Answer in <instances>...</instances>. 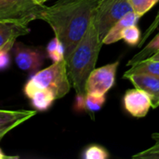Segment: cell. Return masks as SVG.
Listing matches in <instances>:
<instances>
[{
	"instance_id": "1",
	"label": "cell",
	"mask_w": 159,
	"mask_h": 159,
	"mask_svg": "<svg viewBox=\"0 0 159 159\" xmlns=\"http://www.w3.org/2000/svg\"><path fill=\"white\" fill-rule=\"evenodd\" d=\"M97 0H59L42 10L39 19L49 24L63 44L67 61L93 20Z\"/></svg>"
},
{
	"instance_id": "2",
	"label": "cell",
	"mask_w": 159,
	"mask_h": 159,
	"mask_svg": "<svg viewBox=\"0 0 159 159\" xmlns=\"http://www.w3.org/2000/svg\"><path fill=\"white\" fill-rule=\"evenodd\" d=\"M102 44L92 20L86 34L66 61L69 78L76 94H86V82L95 69Z\"/></svg>"
},
{
	"instance_id": "3",
	"label": "cell",
	"mask_w": 159,
	"mask_h": 159,
	"mask_svg": "<svg viewBox=\"0 0 159 159\" xmlns=\"http://www.w3.org/2000/svg\"><path fill=\"white\" fill-rule=\"evenodd\" d=\"M29 80L38 88L50 90L57 100L64 97L72 88L65 60L53 62L50 66L35 72Z\"/></svg>"
},
{
	"instance_id": "4",
	"label": "cell",
	"mask_w": 159,
	"mask_h": 159,
	"mask_svg": "<svg viewBox=\"0 0 159 159\" xmlns=\"http://www.w3.org/2000/svg\"><path fill=\"white\" fill-rule=\"evenodd\" d=\"M131 10L129 0H100L93 18L100 37L103 39L111 27Z\"/></svg>"
},
{
	"instance_id": "5",
	"label": "cell",
	"mask_w": 159,
	"mask_h": 159,
	"mask_svg": "<svg viewBox=\"0 0 159 159\" xmlns=\"http://www.w3.org/2000/svg\"><path fill=\"white\" fill-rule=\"evenodd\" d=\"M44 7L34 0H0V20L28 25L39 19Z\"/></svg>"
},
{
	"instance_id": "6",
	"label": "cell",
	"mask_w": 159,
	"mask_h": 159,
	"mask_svg": "<svg viewBox=\"0 0 159 159\" xmlns=\"http://www.w3.org/2000/svg\"><path fill=\"white\" fill-rule=\"evenodd\" d=\"M119 61L95 68L86 82V92L106 94L115 85Z\"/></svg>"
},
{
	"instance_id": "7",
	"label": "cell",
	"mask_w": 159,
	"mask_h": 159,
	"mask_svg": "<svg viewBox=\"0 0 159 159\" xmlns=\"http://www.w3.org/2000/svg\"><path fill=\"white\" fill-rule=\"evenodd\" d=\"M12 51L17 66L24 72H37L45 62L47 52L42 48L26 46L20 42H15Z\"/></svg>"
},
{
	"instance_id": "8",
	"label": "cell",
	"mask_w": 159,
	"mask_h": 159,
	"mask_svg": "<svg viewBox=\"0 0 159 159\" xmlns=\"http://www.w3.org/2000/svg\"><path fill=\"white\" fill-rule=\"evenodd\" d=\"M123 105L126 111L134 117L146 116L152 107V98L145 91L133 89L126 91L123 97Z\"/></svg>"
},
{
	"instance_id": "9",
	"label": "cell",
	"mask_w": 159,
	"mask_h": 159,
	"mask_svg": "<svg viewBox=\"0 0 159 159\" xmlns=\"http://www.w3.org/2000/svg\"><path fill=\"white\" fill-rule=\"evenodd\" d=\"M25 96L31 100L32 105L36 111H47L48 110L53 102H55V95L47 89H41L36 87L31 80H28L23 88Z\"/></svg>"
},
{
	"instance_id": "10",
	"label": "cell",
	"mask_w": 159,
	"mask_h": 159,
	"mask_svg": "<svg viewBox=\"0 0 159 159\" xmlns=\"http://www.w3.org/2000/svg\"><path fill=\"white\" fill-rule=\"evenodd\" d=\"M36 115L31 110H2L0 109V140L10 130L29 120Z\"/></svg>"
},
{
	"instance_id": "11",
	"label": "cell",
	"mask_w": 159,
	"mask_h": 159,
	"mask_svg": "<svg viewBox=\"0 0 159 159\" xmlns=\"http://www.w3.org/2000/svg\"><path fill=\"white\" fill-rule=\"evenodd\" d=\"M30 31L26 24L0 20V48L11 50L16 39L19 36L29 34Z\"/></svg>"
},
{
	"instance_id": "12",
	"label": "cell",
	"mask_w": 159,
	"mask_h": 159,
	"mask_svg": "<svg viewBox=\"0 0 159 159\" xmlns=\"http://www.w3.org/2000/svg\"><path fill=\"white\" fill-rule=\"evenodd\" d=\"M141 18H142V16H140L133 10L129 11V13H127L125 16H123L119 20H117L111 27V29L108 31V33L103 37L102 43L106 44V45H110V44L118 42L119 40L122 39L121 34H122L123 30L128 26L137 24Z\"/></svg>"
},
{
	"instance_id": "13",
	"label": "cell",
	"mask_w": 159,
	"mask_h": 159,
	"mask_svg": "<svg viewBox=\"0 0 159 159\" xmlns=\"http://www.w3.org/2000/svg\"><path fill=\"white\" fill-rule=\"evenodd\" d=\"M106 101L104 94L86 92V94H76L75 102V109L77 112H89L94 114L100 111Z\"/></svg>"
},
{
	"instance_id": "14",
	"label": "cell",
	"mask_w": 159,
	"mask_h": 159,
	"mask_svg": "<svg viewBox=\"0 0 159 159\" xmlns=\"http://www.w3.org/2000/svg\"><path fill=\"white\" fill-rule=\"evenodd\" d=\"M123 77L129 79L136 89L148 93L152 99L159 94V77L157 76L148 74H131Z\"/></svg>"
},
{
	"instance_id": "15",
	"label": "cell",
	"mask_w": 159,
	"mask_h": 159,
	"mask_svg": "<svg viewBox=\"0 0 159 159\" xmlns=\"http://www.w3.org/2000/svg\"><path fill=\"white\" fill-rule=\"evenodd\" d=\"M131 74H148L159 77V61L147 58L133 65L124 74V75Z\"/></svg>"
},
{
	"instance_id": "16",
	"label": "cell",
	"mask_w": 159,
	"mask_h": 159,
	"mask_svg": "<svg viewBox=\"0 0 159 159\" xmlns=\"http://www.w3.org/2000/svg\"><path fill=\"white\" fill-rule=\"evenodd\" d=\"M159 51V33L147 44L144 48H143L140 52L135 54L132 59H130L128 62V66H131L141 61H143L147 58H150L155 53Z\"/></svg>"
},
{
	"instance_id": "17",
	"label": "cell",
	"mask_w": 159,
	"mask_h": 159,
	"mask_svg": "<svg viewBox=\"0 0 159 159\" xmlns=\"http://www.w3.org/2000/svg\"><path fill=\"white\" fill-rule=\"evenodd\" d=\"M46 52H47V56L53 62H58L64 60L65 50H64L63 44L56 36L48 42L46 48Z\"/></svg>"
},
{
	"instance_id": "18",
	"label": "cell",
	"mask_w": 159,
	"mask_h": 159,
	"mask_svg": "<svg viewBox=\"0 0 159 159\" xmlns=\"http://www.w3.org/2000/svg\"><path fill=\"white\" fill-rule=\"evenodd\" d=\"M81 157L83 159H107L110 157V155L104 147L99 144H90L83 150Z\"/></svg>"
},
{
	"instance_id": "19",
	"label": "cell",
	"mask_w": 159,
	"mask_h": 159,
	"mask_svg": "<svg viewBox=\"0 0 159 159\" xmlns=\"http://www.w3.org/2000/svg\"><path fill=\"white\" fill-rule=\"evenodd\" d=\"M121 37L128 45L131 47H135V46H138L141 42L142 32L136 24L130 25V26L126 27L123 30Z\"/></svg>"
},
{
	"instance_id": "20",
	"label": "cell",
	"mask_w": 159,
	"mask_h": 159,
	"mask_svg": "<svg viewBox=\"0 0 159 159\" xmlns=\"http://www.w3.org/2000/svg\"><path fill=\"white\" fill-rule=\"evenodd\" d=\"M158 2L159 0H129L132 10L142 17Z\"/></svg>"
},
{
	"instance_id": "21",
	"label": "cell",
	"mask_w": 159,
	"mask_h": 159,
	"mask_svg": "<svg viewBox=\"0 0 159 159\" xmlns=\"http://www.w3.org/2000/svg\"><path fill=\"white\" fill-rule=\"evenodd\" d=\"M134 159H159V140L156 141V144L152 147L142 151L134 156H132Z\"/></svg>"
},
{
	"instance_id": "22",
	"label": "cell",
	"mask_w": 159,
	"mask_h": 159,
	"mask_svg": "<svg viewBox=\"0 0 159 159\" xmlns=\"http://www.w3.org/2000/svg\"><path fill=\"white\" fill-rule=\"evenodd\" d=\"M159 26V11L158 13H157V15L156 16V18H155V20H154V21L151 23V25L148 27V29L145 31V33H144V34H143V36L142 37V39H141V42H140V44L138 45V47H143V45L144 44V42L149 38V36L152 34V33H154L157 29V27Z\"/></svg>"
},
{
	"instance_id": "23",
	"label": "cell",
	"mask_w": 159,
	"mask_h": 159,
	"mask_svg": "<svg viewBox=\"0 0 159 159\" xmlns=\"http://www.w3.org/2000/svg\"><path fill=\"white\" fill-rule=\"evenodd\" d=\"M7 49L0 48V71H5L10 66V55Z\"/></svg>"
},
{
	"instance_id": "24",
	"label": "cell",
	"mask_w": 159,
	"mask_h": 159,
	"mask_svg": "<svg viewBox=\"0 0 159 159\" xmlns=\"http://www.w3.org/2000/svg\"><path fill=\"white\" fill-rule=\"evenodd\" d=\"M159 106V94L152 99V108L156 109Z\"/></svg>"
},
{
	"instance_id": "25",
	"label": "cell",
	"mask_w": 159,
	"mask_h": 159,
	"mask_svg": "<svg viewBox=\"0 0 159 159\" xmlns=\"http://www.w3.org/2000/svg\"><path fill=\"white\" fill-rule=\"evenodd\" d=\"M6 158H18V157H7V156H6V155L2 152V150L0 149V159Z\"/></svg>"
},
{
	"instance_id": "26",
	"label": "cell",
	"mask_w": 159,
	"mask_h": 159,
	"mask_svg": "<svg viewBox=\"0 0 159 159\" xmlns=\"http://www.w3.org/2000/svg\"><path fill=\"white\" fill-rule=\"evenodd\" d=\"M151 59H153V60H157V61H159V51H157V53H155L153 56H151L150 57Z\"/></svg>"
},
{
	"instance_id": "27",
	"label": "cell",
	"mask_w": 159,
	"mask_h": 159,
	"mask_svg": "<svg viewBox=\"0 0 159 159\" xmlns=\"http://www.w3.org/2000/svg\"><path fill=\"white\" fill-rule=\"evenodd\" d=\"M47 1H48V0H34V2L38 5H44V3H46Z\"/></svg>"
},
{
	"instance_id": "28",
	"label": "cell",
	"mask_w": 159,
	"mask_h": 159,
	"mask_svg": "<svg viewBox=\"0 0 159 159\" xmlns=\"http://www.w3.org/2000/svg\"><path fill=\"white\" fill-rule=\"evenodd\" d=\"M97 1H100V0H97Z\"/></svg>"
}]
</instances>
